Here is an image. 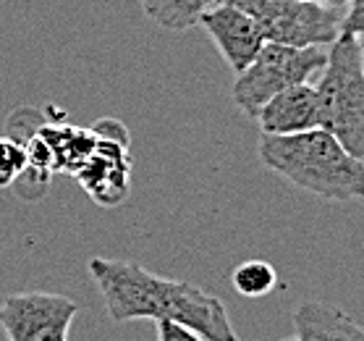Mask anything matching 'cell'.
I'll use <instances>...</instances> for the list:
<instances>
[{"label":"cell","instance_id":"cell-18","mask_svg":"<svg viewBox=\"0 0 364 341\" xmlns=\"http://www.w3.org/2000/svg\"><path fill=\"white\" fill-rule=\"evenodd\" d=\"M283 341H299L296 336H291V339H283Z\"/></svg>","mask_w":364,"mask_h":341},{"label":"cell","instance_id":"cell-16","mask_svg":"<svg viewBox=\"0 0 364 341\" xmlns=\"http://www.w3.org/2000/svg\"><path fill=\"white\" fill-rule=\"evenodd\" d=\"M158 323V341H205L202 336L173 320H155Z\"/></svg>","mask_w":364,"mask_h":341},{"label":"cell","instance_id":"cell-11","mask_svg":"<svg viewBox=\"0 0 364 341\" xmlns=\"http://www.w3.org/2000/svg\"><path fill=\"white\" fill-rule=\"evenodd\" d=\"M37 132L53 155V174L55 171L58 174H76L97 145V134L92 126L82 129V126H71L66 121H48V116L42 118Z\"/></svg>","mask_w":364,"mask_h":341},{"label":"cell","instance_id":"cell-7","mask_svg":"<svg viewBox=\"0 0 364 341\" xmlns=\"http://www.w3.org/2000/svg\"><path fill=\"white\" fill-rule=\"evenodd\" d=\"M79 305L55 291H21L0 305V325L9 341H68Z\"/></svg>","mask_w":364,"mask_h":341},{"label":"cell","instance_id":"cell-12","mask_svg":"<svg viewBox=\"0 0 364 341\" xmlns=\"http://www.w3.org/2000/svg\"><path fill=\"white\" fill-rule=\"evenodd\" d=\"M149 21L168 32H186L199 24V16L213 9L218 0H139Z\"/></svg>","mask_w":364,"mask_h":341},{"label":"cell","instance_id":"cell-17","mask_svg":"<svg viewBox=\"0 0 364 341\" xmlns=\"http://www.w3.org/2000/svg\"><path fill=\"white\" fill-rule=\"evenodd\" d=\"M312 3H323V6H346L348 0H312Z\"/></svg>","mask_w":364,"mask_h":341},{"label":"cell","instance_id":"cell-4","mask_svg":"<svg viewBox=\"0 0 364 341\" xmlns=\"http://www.w3.org/2000/svg\"><path fill=\"white\" fill-rule=\"evenodd\" d=\"M325 66V48H289L265 42L252 63L233 79V103L255 118L273 95L294 84L312 82Z\"/></svg>","mask_w":364,"mask_h":341},{"label":"cell","instance_id":"cell-3","mask_svg":"<svg viewBox=\"0 0 364 341\" xmlns=\"http://www.w3.org/2000/svg\"><path fill=\"white\" fill-rule=\"evenodd\" d=\"M320 129L333 134L354 158H364V51L362 37L338 34L315 76Z\"/></svg>","mask_w":364,"mask_h":341},{"label":"cell","instance_id":"cell-13","mask_svg":"<svg viewBox=\"0 0 364 341\" xmlns=\"http://www.w3.org/2000/svg\"><path fill=\"white\" fill-rule=\"evenodd\" d=\"M231 283L241 297L257 300V297L270 294L278 286V273L265 260H247V263H239V266L233 268Z\"/></svg>","mask_w":364,"mask_h":341},{"label":"cell","instance_id":"cell-1","mask_svg":"<svg viewBox=\"0 0 364 341\" xmlns=\"http://www.w3.org/2000/svg\"><path fill=\"white\" fill-rule=\"evenodd\" d=\"M90 276L113 323L173 320L205 341H239L223 300L202 286L163 278L132 260L92 258Z\"/></svg>","mask_w":364,"mask_h":341},{"label":"cell","instance_id":"cell-2","mask_svg":"<svg viewBox=\"0 0 364 341\" xmlns=\"http://www.w3.org/2000/svg\"><path fill=\"white\" fill-rule=\"evenodd\" d=\"M257 155L273 174L331 202H356L364 194V163L333 134L309 129L301 134H262Z\"/></svg>","mask_w":364,"mask_h":341},{"label":"cell","instance_id":"cell-15","mask_svg":"<svg viewBox=\"0 0 364 341\" xmlns=\"http://www.w3.org/2000/svg\"><path fill=\"white\" fill-rule=\"evenodd\" d=\"M341 34H364V0H348L343 6V19H341Z\"/></svg>","mask_w":364,"mask_h":341},{"label":"cell","instance_id":"cell-9","mask_svg":"<svg viewBox=\"0 0 364 341\" xmlns=\"http://www.w3.org/2000/svg\"><path fill=\"white\" fill-rule=\"evenodd\" d=\"M255 118L259 124V132L273 134V137L317 129L320 126V108H317L315 84H294L289 90L278 92L257 110Z\"/></svg>","mask_w":364,"mask_h":341},{"label":"cell","instance_id":"cell-5","mask_svg":"<svg viewBox=\"0 0 364 341\" xmlns=\"http://www.w3.org/2000/svg\"><path fill=\"white\" fill-rule=\"evenodd\" d=\"M249 16L265 42L289 48H328L341 34L343 6L312 0H233Z\"/></svg>","mask_w":364,"mask_h":341},{"label":"cell","instance_id":"cell-6","mask_svg":"<svg viewBox=\"0 0 364 341\" xmlns=\"http://www.w3.org/2000/svg\"><path fill=\"white\" fill-rule=\"evenodd\" d=\"M92 129L97 134V145L74 176L97 205L116 208L129 194V176H132L129 132L118 118H100Z\"/></svg>","mask_w":364,"mask_h":341},{"label":"cell","instance_id":"cell-8","mask_svg":"<svg viewBox=\"0 0 364 341\" xmlns=\"http://www.w3.org/2000/svg\"><path fill=\"white\" fill-rule=\"evenodd\" d=\"M199 26L215 42V48L233 74L244 71L265 45L255 19L233 0H218L213 9H207L199 16Z\"/></svg>","mask_w":364,"mask_h":341},{"label":"cell","instance_id":"cell-14","mask_svg":"<svg viewBox=\"0 0 364 341\" xmlns=\"http://www.w3.org/2000/svg\"><path fill=\"white\" fill-rule=\"evenodd\" d=\"M26 168V150L21 142L3 134L0 137V189L11 187Z\"/></svg>","mask_w":364,"mask_h":341},{"label":"cell","instance_id":"cell-10","mask_svg":"<svg viewBox=\"0 0 364 341\" xmlns=\"http://www.w3.org/2000/svg\"><path fill=\"white\" fill-rule=\"evenodd\" d=\"M299 341H364L362 325L331 302H304L294 310Z\"/></svg>","mask_w":364,"mask_h":341}]
</instances>
